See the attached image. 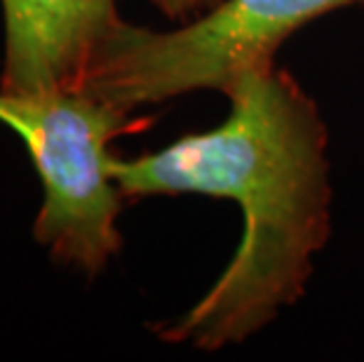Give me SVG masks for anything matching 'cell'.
<instances>
[{"label": "cell", "instance_id": "obj_5", "mask_svg": "<svg viewBox=\"0 0 364 362\" xmlns=\"http://www.w3.org/2000/svg\"><path fill=\"white\" fill-rule=\"evenodd\" d=\"M151 3L160 7L162 14L169 19H186L188 14L198 12L205 0H151Z\"/></svg>", "mask_w": 364, "mask_h": 362}, {"label": "cell", "instance_id": "obj_2", "mask_svg": "<svg viewBox=\"0 0 364 362\" xmlns=\"http://www.w3.org/2000/svg\"><path fill=\"white\" fill-rule=\"evenodd\" d=\"M364 0H221L174 31L127 21L92 57L75 92L132 113L200 90L226 95L240 75L275 61L301 26Z\"/></svg>", "mask_w": 364, "mask_h": 362}, {"label": "cell", "instance_id": "obj_1", "mask_svg": "<svg viewBox=\"0 0 364 362\" xmlns=\"http://www.w3.org/2000/svg\"><path fill=\"white\" fill-rule=\"evenodd\" d=\"M228 118L158 153L111 160L125 200L198 193L235 200L242 238L212 287L158 336L221 351L268 327L306 294L331 233L329 132L289 71L261 64L226 92Z\"/></svg>", "mask_w": 364, "mask_h": 362}, {"label": "cell", "instance_id": "obj_3", "mask_svg": "<svg viewBox=\"0 0 364 362\" xmlns=\"http://www.w3.org/2000/svg\"><path fill=\"white\" fill-rule=\"evenodd\" d=\"M0 120L31 153L43 181L36 240L61 264L87 275L104 271L122 247V193L111 176L108 146L151 125L82 92L12 95L0 92Z\"/></svg>", "mask_w": 364, "mask_h": 362}, {"label": "cell", "instance_id": "obj_4", "mask_svg": "<svg viewBox=\"0 0 364 362\" xmlns=\"http://www.w3.org/2000/svg\"><path fill=\"white\" fill-rule=\"evenodd\" d=\"M0 92H75L92 57L122 24L115 0H3Z\"/></svg>", "mask_w": 364, "mask_h": 362}, {"label": "cell", "instance_id": "obj_6", "mask_svg": "<svg viewBox=\"0 0 364 362\" xmlns=\"http://www.w3.org/2000/svg\"><path fill=\"white\" fill-rule=\"evenodd\" d=\"M207 3H212V0H205V5H207Z\"/></svg>", "mask_w": 364, "mask_h": 362}]
</instances>
